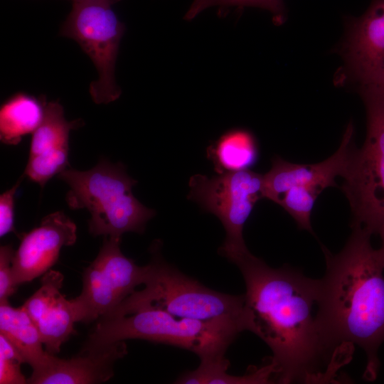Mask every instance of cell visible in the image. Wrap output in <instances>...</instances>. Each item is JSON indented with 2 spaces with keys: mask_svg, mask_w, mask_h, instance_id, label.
Returning a JSON list of instances; mask_svg holds the SVG:
<instances>
[{
  "mask_svg": "<svg viewBox=\"0 0 384 384\" xmlns=\"http://www.w3.org/2000/svg\"><path fill=\"white\" fill-rule=\"evenodd\" d=\"M243 277L250 331L272 352L275 380H317L334 355L326 346L316 319L321 281L289 266L272 268L250 251L230 260Z\"/></svg>",
  "mask_w": 384,
  "mask_h": 384,
  "instance_id": "obj_1",
  "label": "cell"
},
{
  "mask_svg": "<svg viewBox=\"0 0 384 384\" xmlns=\"http://www.w3.org/2000/svg\"><path fill=\"white\" fill-rule=\"evenodd\" d=\"M371 233L353 227L336 255L323 248L326 269L321 281L316 319L324 342L335 356L357 345L367 356L366 376L375 378L378 351L384 341V262L373 247Z\"/></svg>",
  "mask_w": 384,
  "mask_h": 384,
  "instance_id": "obj_2",
  "label": "cell"
},
{
  "mask_svg": "<svg viewBox=\"0 0 384 384\" xmlns=\"http://www.w3.org/2000/svg\"><path fill=\"white\" fill-rule=\"evenodd\" d=\"M242 331L244 329L233 322L181 318L144 307L129 314L98 319L82 348L139 338L186 349L198 355L201 361H215L225 358L228 348Z\"/></svg>",
  "mask_w": 384,
  "mask_h": 384,
  "instance_id": "obj_3",
  "label": "cell"
},
{
  "mask_svg": "<svg viewBox=\"0 0 384 384\" xmlns=\"http://www.w3.org/2000/svg\"><path fill=\"white\" fill-rule=\"evenodd\" d=\"M161 242L152 244L150 275L141 291L125 299L109 318L151 307L181 317L201 321H220L240 325L250 331V319L245 296L210 289L167 263L160 252Z\"/></svg>",
  "mask_w": 384,
  "mask_h": 384,
  "instance_id": "obj_4",
  "label": "cell"
},
{
  "mask_svg": "<svg viewBox=\"0 0 384 384\" xmlns=\"http://www.w3.org/2000/svg\"><path fill=\"white\" fill-rule=\"evenodd\" d=\"M58 177L70 188L65 195L68 206L90 213L89 232L94 236L121 239L127 232L143 233L147 222L156 215L133 195L137 181L120 163L102 159L91 169H65Z\"/></svg>",
  "mask_w": 384,
  "mask_h": 384,
  "instance_id": "obj_5",
  "label": "cell"
},
{
  "mask_svg": "<svg viewBox=\"0 0 384 384\" xmlns=\"http://www.w3.org/2000/svg\"><path fill=\"white\" fill-rule=\"evenodd\" d=\"M367 116L363 145L353 146L341 188L353 215V227L371 234L384 225V86L361 87Z\"/></svg>",
  "mask_w": 384,
  "mask_h": 384,
  "instance_id": "obj_6",
  "label": "cell"
},
{
  "mask_svg": "<svg viewBox=\"0 0 384 384\" xmlns=\"http://www.w3.org/2000/svg\"><path fill=\"white\" fill-rule=\"evenodd\" d=\"M188 198L215 215L224 227L225 238L219 253L230 260L249 251L243 228L256 203L264 198L263 174L250 169L210 178L196 174L190 178Z\"/></svg>",
  "mask_w": 384,
  "mask_h": 384,
  "instance_id": "obj_7",
  "label": "cell"
},
{
  "mask_svg": "<svg viewBox=\"0 0 384 384\" xmlns=\"http://www.w3.org/2000/svg\"><path fill=\"white\" fill-rule=\"evenodd\" d=\"M125 26L111 5L97 1L73 2L60 35L74 39L98 73L89 92L96 104H107L122 93L115 80V64Z\"/></svg>",
  "mask_w": 384,
  "mask_h": 384,
  "instance_id": "obj_8",
  "label": "cell"
},
{
  "mask_svg": "<svg viewBox=\"0 0 384 384\" xmlns=\"http://www.w3.org/2000/svg\"><path fill=\"white\" fill-rule=\"evenodd\" d=\"M121 239L104 237L102 245L82 274L80 294L71 299L76 321L90 323L112 313L144 284L151 265L139 266L120 250Z\"/></svg>",
  "mask_w": 384,
  "mask_h": 384,
  "instance_id": "obj_9",
  "label": "cell"
},
{
  "mask_svg": "<svg viewBox=\"0 0 384 384\" xmlns=\"http://www.w3.org/2000/svg\"><path fill=\"white\" fill-rule=\"evenodd\" d=\"M76 239L77 227L63 212L45 216L39 226L24 234L14 252L11 269L15 286L44 274L57 262L61 248L73 245Z\"/></svg>",
  "mask_w": 384,
  "mask_h": 384,
  "instance_id": "obj_10",
  "label": "cell"
},
{
  "mask_svg": "<svg viewBox=\"0 0 384 384\" xmlns=\"http://www.w3.org/2000/svg\"><path fill=\"white\" fill-rule=\"evenodd\" d=\"M353 146V127L349 124L338 149L321 162L294 164L274 157L271 169L263 175L264 198L279 204L284 194L294 186H305L320 193L336 186V178L342 177Z\"/></svg>",
  "mask_w": 384,
  "mask_h": 384,
  "instance_id": "obj_11",
  "label": "cell"
},
{
  "mask_svg": "<svg viewBox=\"0 0 384 384\" xmlns=\"http://www.w3.org/2000/svg\"><path fill=\"white\" fill-rule=\"evenodd\" d=\"M82 122L66 120L58 101L46 102L43 119L32 133L24 176L43 188L54 175L67 169L70 132Z\"/></svg>",
  "mask_w": 384,
  "mask_h": 384,
  "instance_id": "obj_12",
  "label": "cell"
},
{
  "mask_svg": "<svg viewBox=\"0 0 384 384\" xmlns=\"http://www.w3.org/2000/svg\"><path fill=\"white\" fill-rule=\"evenodd\" d=\"M343 51L349 72L361 85L384 86V0H372L352 21Z\"/></svg>",
  "mask_w": 384,
  "mask_h": 384,
  "instance_id": "obj_13",
  "label": "cell"
},
{
  "mask_svg": "<svg viewBox=\"0 0 384 384\" xmlns=\"http://www.w3.org/2000/svg\"><path fill=\"white\" fill-rule=\"evenodd\" d=\"M64 277L49 270L41 279V287L22 305L36 324L45 347L53 355L70 336L76 334L75 314L71 300L60 292Z\"/></svg>",
  "mask_w": 384,
  "mask_h": 384,
  "instance_id": "obj_14",
  "label": "cell"
},
{
  "mask_svg": "<svg viewBox=\"0 0 384 384\" xmlns=\"http://www.w3.org/2000/svg\"><path fill=\"white\" fill-rule=\"evenodd\" d=\"M124 341L83 349L71 358H60L48 353L45 361L27 379L31 384H92L110 380L114 365L127 353Z\"/></svg>",
  "mask_w": 384,
  "mask_h": 384,
  "instance_id": "obj_15",
  "label": "cell"
},
{
  "mask_svg": "<svg viewBox=\"0 0 384 384\" xmlns=\"http://www.w3.org/2000/svg\"><path fill=\"white\" fill-rule=\"evenodd\" d=\"M0 334L19 352L33 370L45 361L48 353L43 349L40 333L25 308H14L9 302L0 304Z\"/></svg>",
  "mask_w": 384,
  "mask_h": 384,
  "instance_id": "obj_16",
  "label": "cell"
},
{
  "mask_svg": "<svg viewBox=\"0 0 384 384\" xmlns=\"http://www.w3.org/2000/svg\"><path fill=\"white\" fill-rule=\"evenodd\" d=\"M46 100L18 92L9 98L0 110V140L16 145L22 137L33 133L41 124Z\"/></svg>",
  "mask_w": 384,
  "mask_h": 384,
  "instance_id": "obj_17",
  "label": "cell"
},
{
  "mask_svg": "<svg viewBox=\"0 0 384 384\" xmlns=\"http://www.w3.org/2000/svg\"><path fill=\"white\" fill-rule=\"evenodd\" d=\"M207 156L215 171L223 174L250 169L257 161L259 149L250 132L233 129L208 147Z\"/></svg>",
  "mask_w": 384,
  "mask_h": 384,
  "instance_id": "obj_18",
  "label": "cell"
},
{
  "mask_svg": "<svg viewBox=\"0 0 384 384\" xmlns=\"http://www.w3.org/2000/svg\"><path fill=\"white\" fill-rule=\"evenodd\" d=\"M230 362L225 358L216 361H201L194 370L181 375L176 383L180 384H249L268 383L275 380V370L271 362L245 375L227 373Z\"/></svg>",
  "mask_w": 384,
  "mask_h": 384,
  "instance_id": "obj_19",
  "label": "cell"
},
{
  "mask_svg": "<svg viewBox=\"0 0 384 384\" xmlns=\"http://www.w3.org/2000/svg\"><path fill=\"white\" fill-rule=\"evenodd\" d=\"M320 193L311 187L294 186L284 194L278 205L294 218L299 228L313 233L311 215L315 201Z\"/></svg>",
  "mask_w": 384,
  "mask_h": 384,
  "instance_id": "obj_20",
  "label": "cell"
},
{
  "mask_svg": "<svg viewBox=\"0 0 384 384\" xmlns=\"http://www.w3.org/2000/svg\"><path fill=\"white\" fill-rule=\"evenodd\" d=\"M212 6H218L220 9L230 7H257L270 11L276 24H281L285 19L283 0H193L186 13L185 18L192 20L201 11Z\"/></svg>",
  "mask_w": 384,
  "mask_h": 384,
  "instance_id": "obj_21",
  "label": "cell"
},
{
  "mask_svg": "<svg viewBox=\"0 0 384 384\" xmlns=\"http://www.w3.org/2000/svg\"><path fill=\"white\" fill-rule=\"evenodd\" d=\"M24 363V359L19 352L0 334V383H28L21 370V366Z\"/></svg>",
  "mask_w": 384,
  "mask_h": 384,
  "instance_id": "obj_22",
  "label": "cell"
},
{
  "mask_svg": "<svg viewBox=\"0 0 384 384\" xmlns=\"http://www.w3.org/2000/svg\"><path fill=\"white\" fill-rule=\"evenodd\" d=\"M14 252L9 245H1L0 247V304L9 302V298L16 290L11 269Z\"/></svg>",
  "mask_w": 384,
  "mask_h": 384,
  "instance_id": "obj_23",
  "label": "cell"
},
{
  "mask_svg": "<svg viewBox=\"0 0 384 384\" xmlns=\"http://www.w3.org/2000/svg\"><path fill=\"white\" fill-rule=\"evenodd\" d=\"M24 174L10 189L0 196V236L15 232L14 228V196L24 177Z\"/></svg>",
  "mask_w": 384,
  "mask_h": 384,
  "instance_id": "obj_24",
  "label": "cell"
},
{
  "mask_svg": "<svg viewBox=\"0 0 384 384\" xmlns=\"http://www.w3.org/2000/svg\"><path fill=\"white\" fill-rule=\"evenodd\" d=\"M377 233L380 235L381 239V247L379 249V251L384 262V225L378 231Z\"/></svg>",
  "mask_w": 384,
  "mask_h": 384,
  "instance_id": "obj_25",
  "label": "cell"
},
{
  "mask_svg": "<svg viewBox=\"0 0 384 384\" xmlns=\"http://www.w3.org/2000/svg\"><path fill=\"white\" fill-rule=\"evenodd\" d=\"M120 0H72L73 3V2H85V1H97V2H102V3H106V4H113L117 1H119Z\"/></svg>",
  "mask_w": 384,
  "mask_h": 384,
  "instance_id": "obj_26",
  "label": "cell"
}]
</instances>
